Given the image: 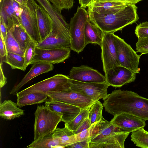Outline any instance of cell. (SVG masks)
<instances>
[{
	"instance_id": "cell-1",
	"label": "cell",
	"mask_w": 148,
	"mask_h": 148,
	"mask_svg": "<svg viewBox=\"0 0 148 148\" xmlns=\"http://www.w3.org/2000/svg\"><path fill=\"white\" fill-rule=\"evenodd\" d=\"M103 100L106 111L114 116L126 113L148 120V99L134 92L114 90Z\"/></svg>"
},
{
	"instance_id": "cell-2",
	"label": "cell",
	"mask_w": 148,
	"mask_h": 148,
	"mask_svg": "<svg viewBox=\"0 0 148 148\" xmlns=\"http://www.w3.org/2000/svg\"><path fill=\"white\" fill-rule=\"evenodd\" d=\"M137 9L135 4L126 3L117 11L108 14L87 11L90 21L102 32L114 33L138 20Z\"/></svg>"
},
{
	"instance_id": "cell-3",
	"label": "cell",
	"mask_w": 148,
	"mask_h": 148,
	"mask_svg": "<svg viewBox=\"0 0 148 148\" xmlns=\"http://www.w3.org/2000/svg\"><path fill=\"white\" fill-rule=\"evenodd\" d=\"M34 141L53 133L59 123L62 121V115L45 106L38 105L34 113Z\"/></svg>"
},
{
	"instance_id": "cell-4",
	"label": "cell",
	"mask_w": 148,
	"mask_h": 148,
	"mask_svg": "<svg viewBox=\"0 0 148 148\" xmlns=\"http://www.w3.org/2000/svg\"><path fill=\"white\" fill-rule=\"evenodd\" d=\"M88 13L85 8L78 6L76 12L71 18L69 24L71 49L77 54L86 46L84 29Z\"/></svg>"
},
{
	"instance_id": "cell-5",
	"label": "cell",
	"mask_w": 148,
	"mask_h": 148,
	"mask_svg": "<svg viewBox=\"0 0 148 148\" xmlns=\"http://www.w3.org/2000/svg\"><path fill=\"white\" fill-rule=\"evenodd\" d=\"M68 76L57 74L36 83L18 92L17 98L33 92H41L47 93L66 90L69 88Z\"/></svg>"
},
{
	"instance_id": "cell-6",
	"label": "cell",
	"mask_w": 148,
	"mask_h": 148,
	"mask_svg": "<svg viewBox=\"0 0 148 148\" xmlns=\"http://www.w3.org/2000/svg\"><path fill=\"white\" fill-rule=\"evenodd\" d=\"M114 40L117 56L120 66L136 73H140L138 66L141 55L137 54L130 45L123 39L114 34Z\"/></svg>"
},
{
	"instance_id": "cell-7",
	"label": "cell",
	"mask_w": 148,
	"mask_h": 148,
	"mask_svg": "<svg viewBox=\"0 0 148 148\" xmlns=\"http://www.w3.org/2000/svg\"><path fill=\"white\" fill-rule=\"evenodd\" d=\"M36 3L31 0L27 6L21 5L22 11L20 16V23L32 40L37 44L41 41L35 12Z\"/></svg>"
},
{
	"instance_id": "cell-8",
	"label": "cell",
	"mask_w": 148,
	"mask_h": 148,
	"mask_svg": "<svg viewBox=\"0 0 148 148\" xmlns=\"http://www.w3.org/2000/svg\"><path fill=\"white\" fill-rule=\"evenodd\" d=\"M68 83L70 89L90 97L95 101L103 99L108 95L107 89L109 86L106 82L86 83L69 78Z\"/></svg>"
},
{
	"instance_id": "cell-9",
	"label": "cell",
	"mask_w": 148,
	"mask_h": 148,
	"mask_svg": "<svg viewBox=\"0 0 148 148\" xmlns=\"http://www.w3.org/2000/svg\"><path fill=\"white\" fill-rule=\"evenodd\" d=\"M53 100L78 107L81 109L91 106L95 101L90 97L70 88L63 91L46 93Z\"/></svg>"
},
{
	"instance_id": "cell-10",
	"label": "cell",
	"mask_w": 148,
	"mask_h": 148,
	"mask_svg": "<svg viewBox=\"0 0 148 148\" xmlns=\"http://www.w3.org/2000/svg\"><path fill=\"white\" fill-rule=\"evenodd\" d=\"M114 33L103 32V39L100 47L103 70L105 73L112 68L120 66L114 44Z\"/></svg>"
},
{
	"instance_id": "cell-11",
	"label": "cell",
	"mask_w": 148,
	"mask_h": 148,
	"mask_svg": "<svg viewBox=\"0 0 148 148\" xmlns=\"http://www.w3.org/2000/svg\"><path fill=\"white\" fill-rule=\"evenodd\" d=\"M70 48L43 49L36 47L31 64L44 62L53 64L63 62L70 56Z\"/></svg>"
},
{
	"instance_id": "cell-12",
	"label": "cell",
	"mask_w": 148,
	"mask_h": 148,
	"mask_svg": "<svg viewBox=\"0 0 148 148\" xmlns=\"http://www.w3.org/2000/svg\"><path fill=\"white\" fill-rule=\"evenodd\" d=\"M70 47L69 30L53 27L48 36L36 45V47L43 49Z\"/></svg>"
},
{
	"instance_id": "cell-13",
	"label": "cell",
	"mask_w": 148,
	"mask_h": 148,
	"mask_svg": "<svg viewBox=\"0 0 148 148\" xmlns=\"http://www.w3.org/2000/svg\"><path fill=\"white\" fill-rule=\"evenodd\" d=\"M105 74L106 82L109 86L115 88L134 82L136 76V73L121 66H115Z\"/></svg>"
},
{
	"instance_id": "cell-14",
	"label": "cell",
	"mask_w": 148,
	"mask_h": 148,
	"mask_svg": "<svg viewBox=\"0 0 148 148\" xmlns=\"http://www.w3.org/2000/svg\"><path fill=\"white\" fill-rule=\"evenodd\" d=\"M68 76L71 79L84 82H106L105 76L97 70L86 65L72 67Z\"/></svg>"
},
{
	"instance_id": "cell-15",
	"label": "cell",
	"mask_w": 148,
	"mask_h": 148,
	"mask_svg": "<svg viewBox=\"0 0 148 148\" xmlns=\"http://www.w3.org/2000/svg\"><path fill=\"white\" fill-rule=\"evenodd\" d=\"M114 116L110 121L112 123L126 132H132L146 125L145 121L129 114L121 113Z\"/></svg>"
},
{
	"instance_id": "cell-16",
	"label": "cell",
	"mask_w": 148,
	"mask_h": 148,
	"mask_svg": "<svg viewBox=\"0 0 148 148\" xmlns=\"http://www.w3.org/2000/svg\"><path fill=\"white\" fill-rule=\"evenodd\" d=\"M45 106L62 115V121L67 124L75 118L81 109L78 107L49 98L45 102Z\"/></svg>"
},
{
	"instance_id": "cell-17",
	"label": "cell",
	"mask_w": 148,
	"mask_h": 148,
	"mask_svg": "<svg viewBox=\"0 0 148 148\" xmlns=\"http://www.w3.org/2000/svg\"><path fill=\"white\" fill-rule=\"evenodd\" d=\"M130 133L114 132L96 142L90 143L89 148H124L125 140Z\"/></svg>"
},
{
	"instance_id": "cell-18",
	"label": "cell",
	"mask_w": 148,
	"mask_h": 148,
	"mask_svg": "<svg viewBox=\"0 0 148 148\" xmlns=\"http://www.w3.org/2000/svg\"><path fill=\"white\" fill-rule=\"evenodd\" d=\"M53 68V64L49 63L37 62L33 63L29 72L19 83L12 88L10 92V94L14 95H16L21 88L32 79L40 74L52 71Z\"/></svg>"
},
{
	"instance_id": "cell-19",
	"label": "cell",
	"mask_w": 148,
	"mask_h": 148,
	"mask_svg": "<svg viewBox=\"0 0 148 148\" xmlns=\"http://www.w3.org/2000/svg\"><path fill=\"white\" fill-rule=\"evenodd\" d=\"M35 12L39 32L42 41L48 36L52 31L53 22L46 10L37 3L36 5Z\"/></svg>"
},
{
	"instance_id": "cell-20",
	"label": "cell",
	"mask_w": 148,
	"mask_h": 148,
	"mask_svg": "<svg viewBox=\"0 0 148 148\" xmlns=\"http://www.w3.org/2000/svg\"><path fill=\"white\" fill-rule=\"evenodd\" d=\"M0 18L4 21L8 32L15 25L21 24L13 8L12 0H0Z\"/></svg>"
},
{
	"instance_id": "cell-21",
	"label": "cell",
	"mask_w": 148,
	"mask_h": 148,
	"mask_svg": "<svg viewBox=\"0 0 148 148\" xmlns=\"http://www.w3.org/2000/svg\"><path fill=\"white\" fill-rule=\"evenodd\" d=\"M125 4L118 2H94L88 7L87 11L100 15L108 14L117 11Z\"/></svg>"
},
{
	"instance_id": "cell-22",
	"label": "cell",
	"mask_w": 148,
	"mask_h": 148,
	"mask_svg": "<svg viewBox=\"0 0 148 148\" xmlns=\"http://www.w3.org/2000/svg\"><path fill=\"white\" fill-rule=\"evenodd\" d=\"M17 103L10 100H5L0 105V116L7 120L19 118L24 114V110L20 108Z\"/></svg>"
},
{
	"instance_id": "cell-23",
	"label": "cell",
	"mask_w": 148,
	"mask_h": 148,
	"mask_svg": "<svg viewBox=\"0 0 148 148\" xmlns=\"http://www.w3.org/2000/svg\"><path fill=\"white\" fill-rule=\"evenodd\" d=\"M84 36L86 45L91 44H97L101 46L103 39V32L92 23L89 18L85 25Z\"/></svg>"
},
{
	"instance_id": "cell-24",
	"label": "cell",
	"mask_w": 148,
	"mask_h": 148,
	"mask_svg": "<svg viewBox=\"0 0 148 148\" xmlns=\"http://www.w3.org/2000/svg\"><path fill=\"white\" fill-rule=\"evenodd\" d=\"M118 132H126L115 126L110 121L105 119L100 123L97 132L89 137V143L96 142L112 133Z\"/></svg>"
},
{
	"instance_id": "cell-25",
	"label": "cell",
	"mask_w": 148,
	"mask_h": 148,
	"mask_svg": "<svg viewBox=\"0 0 148 148\" xmlns=\"http://www.w3.org/2000/svg\"><path fill=\"white\" fill-rule=\"evenodd\" d=\"M48 97L46 93L41 92H33L17 98L16 103L18 106L21 108L26 106L45 102Z\"/></svg>"
},
{
	"instance_id": "cell-26",
	"label": "cell",
	"mask_w": 148,
	"mask_h": 148,
	"mask_svg": "<svg viewBox=\"0 0 148 148\" xmlns=\"http://www.w3.org/2000/svg\"><path fill=\"white\" fill-rule=\"evenodd\" d=\"M53 136L64 148L77 142L76 134L66 126L63 128H57L53 133Z\"/></svg>"
},
{
	"instance_id": "cell-27",
	"label": "cell",
	"mask_w": 148,
	"mask_h": 148,
	"mask_svg": "<svg viewBox=\"0 0 148 148\" xmlns=\"http://www.w3.org/2000/svg\"><path fill=\"white\" fill-rule=\"evenodd\" d=\"M11 29L13 36L25 53L32 39L21 24L15 25Z\"/></svg>"
},
{
	"instance_id": "cell-28",
	"label": "cell",
	"mask_w": 148,
	"mask_h": 148,
	"mask_svg": "<svg viewBox=\"0 0 148 148\" xmlns=\"http://www.w3.org/2000/svg\"><path fill=\"white\" fill-rule=\"evenodd\" d=\"M26 147L28 148H64L58 140L53 137V133L45 136L38 141H33Z\"/></svg>"
},
{
	"instance_id": "cell-29",
	"label": "cell",
	"mask_w": 148,
	"mask_h": 148,
	"mask_svg": "<svg viewBox=\"0 0 148 148\" xmlns=\"http://www.w3.org/2000/svg\"><path fill=\"white\" fill-rule=\"evenodd\" d=\"M103 107L99 100L95 101L91 106L88 116L90 126L100 123L105 119L102 115Z\"/></svg>"
},
{
	"instance_id": "cell-30",
	"label": "cell",
	"mask_w": 148,
	"mask_h": 148,
	"mask_svg": "<svg viewBox=\"0 0 148 148\" xmlns=\"http://www.w3.org/2000/svg\"><path fill=\"white\" fill-rule=\"evenodd\" d=\"M3 62L9 65L12 69H19L25 71L24 57L15 53L7 52Z\"/></svg>"
},
{
	"instance_id": "cell-31",
	"label": "cell",
	"mask_w": 148,
	"mask_h": 148,
	"mask_svg": "<svg viewBox=\"0 0 148 148\" xmlns=\"http://www.w3.org/2000/svg\"><path fill=\"white\" fill-rule=\"evenodd\" d=\"M131 140L139 147L148 148V132L144 127L132 132Z\"/></svg>"
},
{
	"instance_id": "cell-32",
	"label": "cell",
	"mask_w": 148,
	"mask_h": 148,
	"mask_svg": "<svg viewBox=\"0 0 148 148\" xmlns=\"http://www.w3.org/2000/svg\"><path fill=\"white\" fill-rule=\"evenodd\" d=\"M11 29L8 32L5 40L7 51L17 54L24 57L25 53L13 36Z\"/></svg>"
},
{
	"instance_id": "cell-33",
	"label": "cell",
	"mask_w": 148,
	"mask_h": 148,
	"mask_svg": "<svg viewBox=\"0 0 148 148\" xmlns=\"http://www.w3.org/2000/svg\"><path fill=\"white\" fill-rule=\"evenodd\" d=\"M91 106L81 110L78 115L72 121L67 124H65L70 130L74 134L78 127L84 120L88 117L89 111Z\"/></svg>"
},
{
	"instance_id": "cell-34",
	"label": "cell",
	"mask_w": 148,
	"mask_h": 148,
	"mask_svg": "<svg viewBox=\"0 0 148 148\" xmlns=\"http://www.w3.org/2000/svg\"><path fill=\"white\" fill-rule=\"evenodd\" d=\"M53 6L60 12L64 9L69 10L72 8L74 0H48Z\"/></svg>"
},
{
	"instance_id": "cell-35",
	"label": "cell",
	"mask_w": 148,
	"mask_h": 148,
	"mask_svg": "<svg viewBox=\"0 0 148 148\" xmlns=\"http://www.w3.org/2000/svg\"><path fill=\"white\" fill-rule=\"evenodd\" d=\"M36 43L32 40L25 53V66L27 67L31 64L34 56Z\"/></svg>"
},
{
	"instance_id": "cell-36",
	"label": "cell",
	"mask_w": 148,
	"mask_h": 148,
	"mask_svg": "<svg viewBox=\"0 0 148 148\" xmlns=\"http://www.w3.org/2000/svg\"><path fill=\"white\" fill-rule=\"evenodd\" d=\"M135 33L138 38L148 37V21L143 22L136 27Z\"/></svg>"
},
{
	"instance_id": "cell-37",
	"label": "cell",
	"mask_w": 148,
	"mask_h": 148,
	"mask_svg": "<svg viewBox=\"0 0 148 148\" xmlns=\"http://www.w3.org/2000/svg\"><path fill=\"white\" fill-rule=\"evenodd\" d=\"M137 52L141 53V55L148 53V37L138 38L136 43Z\"/></svg>"
},
{
	"instance_id": "cell-38",
	"label": "cell",
	"mask_w": 148,
	"mask_h": 148,
	"mask_svg": "<svg viewBox=\"0 0 148 148\" xmlns=\"http://www.w3.org/2000/svg\"><path fill=\"white\" fill-rule=\"evenodd\" d=\"M96 124L97 123L93 124L87 129L76 134L77 142L83 140L91 136L93 133Z\"/></svg>"
},
{
	"instance_id": "cell-39",
	"label": "cell",
	"mask_w": 148,
	"mask_h": 148,
	"mask_svg": "<svg viewBox=\"0 0 148 148\" xmlns=\"http://www.w3.org/2000/svg\"><path fill=\"white\" fill-rule=\"evenodd\" d=\"M89 138L83 140L72 144L66 147L71 148H89Z\"/></svg>"
},
{
	"instance_id": "cell-40",
	"label": "cell",
	"mask_w": 148,
	"mask_h": 148,
	"mask_svg": "<svg viewBox=\"0 0 148 148\" xmlns=\"http://www.w3.org/2000/svg\"><path fill=\"white\" fill-rule=\"evenodd\" d=\"M0 55L1 61L2 60L3 61V59L4 58H5L6 55L7 51L4 40L3 37L0 35Z\"/></svg>"
},
{
	"instance_id": "cell-41",
	"label": "cell",
	"mask_w": 148,
	"mask_h": 148,
	"mask_svg": "<svg viewBox=\"0 0 148 148\" xmlns=\"http://www.w3.org/2000/svg\"><path fill=\"white\" fill-rule=\"evenodd\" d=\"M88 117L86 118L78 127L75 132V134L79 133L87 129L90 126Z\"/></svg>"
},
{
	"instance_id": "cell-42",
	"label": "cell",
	"mask_w": 148,
	"mask_h": 148,
	"mask_svg": "<svg viewBox=\"0 0 148 148\" xmlns=\"http://www.w3.org/2000/svg\"><path fill=\"white\" fill-rule=\"evenodd\" d=\"M143 0H94V2H118L125 3H131L136 4L138 2Z\"/></svg>"
},
{
	"instance_id": "cell-43",
	"label": "cell",
	"mask_w": 148,
	"mask_h": 148,
	"mask_svg": "<svg viewBox=\"0 0 148 148\" xmlns=\"http://www.w3.org/2000/svg\"><path fill=\"white\" fill-rule=\"evenodd\" d=\"M0 34L5 41L8 32L7 28L3 20L0 18Z\"/></svg>"
},
{
	"instance_id": "cell-44",
	"label": "cell",
	"mask_w": 148,
	"mask_h": 148,
	"mask_svg": "<svg viewBox=\"0 0 148 148\" xmlns=\"http://www.w3.org/2000/svg\"><path fill=\"white\" fill-rule=\"evenodd\" d=\"M2 62H1L0 64V88H1L7 83L6 78L5 77L2 69Z\"/></svg>"
},
{
	"instance_id": "cell-45",
	"label": "cell",
	"mask_w": 148,
	"mask_h": 148,
	"mask_svg": "<svg viewBox=\"0 0 148 148\" xmlns=\"http://www.w3.org/2000/svg\"><path fill=\"white\" fill-rule=\"evenodd\" d=\"M94 1V0H79L80 7L85 8L91 5Z\"/></svg>"
},
{
	"instance_id": "cell-46",
	"label": "cell",
	"mask_w": 148,
	"mask_h": 148,
	"mask_svg": "<svg viewBox=\"0 0 148 148\" xmlns=\"http://www.w3.org/2000/svg\"><path fill=\"white\" fill-rule=\"evenodd\" d=\"M20 5L24 6H27L29 2L31 0H15Z\"/></svg>"
},
{
	"instance_id": "cell-47",
	"label": "cell",
	"mask_w": 148,
	"mask_h": 148,
	"mask_svg": "<svg viewBox=\"0 0 148 148\" xmlns=\"http://www.w3.org/2000/svg\"></svg>"
}]
</instances>
